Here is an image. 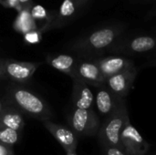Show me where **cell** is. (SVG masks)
<instances>
[{"label":"cell","instance_id":"cell-5","mask_svg":"<svg viewBox=\"0 0 156 155\" xmlns=\"http://www.w3.org/2000/svg\"><path fill=\"white\" fill-rule=\"evenodd\" d=\"M80 79L95 88H100L105 85V78L94 58L84 57L83 58H78L72 79Z\"/></svg>","mask_w":156,"mask_h":155},{"label":"cell","instance_id":"cell-17","mask_svg":"<svg viewBox=\"0 0 156 155\" xmlns=\"http://www.w3.org/2000/svg\"><path fill=\"white\" fill-rule=\"evenodd\" d=\"M13 27L16 32L21 34L38 28L37 24L30 14V10L27 9H22L18 12V15L14 21Z\"/></svg>","mask_w":156,"mask_h":155},{"label":"cell","instance_id":"cell-7","mask_svg":"<svg viewBox=\"0 0 156 155\" xmlns=\"http://www.w3.org/2000/svg\"><path fill=\"white\" fill-rule=\"evenodd\" d=\"M70 126L76 135L89 136L96 132L99 119L91 109H74L70 116Z\"/></svg>","mask_w":156,"mask_h":155},{"label":"cell","instance_id":"cell-13","mask_svg":"<svg viewBox=\"0 0 156 155\" xmlns=\"http://www.w3.org/2000/svg\"><path fill=\"white\" fill-rule=\"evenodd\" d=\"M97 89L98 91L95 97L97 109L101 115L109 116L118 108L122 100L124 99L114 95L105 85Z\"/></svg>","mask_w":156,"mask_h":155},{"label":"cell","instance_id":"cell-12","mask_svg":"<svg viewBox=\"0 0 156 155\" xmlns=\"http://www.w3.org/2000/svg\"><path fill=\"white\" fill-rule=\"evenodd\" d=\"M80 9H82V7L80 0H63L58 10L55 14L50 30L53 28H60L69 24L76 17Z\"/></svg>","mask_w":156,"mask_h":155},{"label":"cell","instance_id":"cell-16","mask_svg":"<svg viewBox=\"0 0 156 155\" xmlns=\"http://www.w3.org/2000/svg\"><path fill=\"white\" fill-rule=\"evenodd\" d=\"M77 61H78L77 58L68 54L48 56L47 58V62L51 68L69 76L71 79L74 77Z\"/></svg>","mask_w":156,"mask_h":155},{"label":"cell","instance_id":"cell-22","mask_svg":"<svg viewBox=\"0 0 156 155\" xmlns=\"http://www.w3.org/2000/svg\"><path fill=\"white\" fill-rule=\"evenodd\" d=\"M105 155H125L118 147H112L109 146L107 147L106 150V154Z\"/></svg>","mask_w":156,"mask_h":155},{"label":"cell","instance_id":"cell-25","mask_svg":"<svg viewBox=\"0 0 156 155\" xmlns=\"http://www.w3.org/2000/svg\"><path fill=\"white\" fill-rule=\"evenodd\" d=\"M90 0H80V5H81V7L83 8L87 4H88V2H89Z\"/></svg>","mask_w":156,"mask_h":155},{"label":"cell","instance_id":"cell-21","mask_svg":"<svg viewBox=\"0 0 156 155\" xmlns=\"http://www.w3.org/2000/svg\"><path fill=\"white\" fill-rule=\"evenodd\" d=\"M0 155H15L11 146L0 143Z\"/></svg>","mask_w":156,"mask_h":155},{"label":"cell","instance_id":"cell-8","mask_svg":"<svg viewBox=\"0 0 156 155\" xmlns=\"http://www.w3.org/2000/svg\"><path fill=\"white\" fill-rule=\"evenodd\" d=\"M137 75L135 66L120 73L114 74L105 79V86L116 96L124 99L128 96Z\"/></svg>","mask_w":156,"mask_h":155},{"label":"cell","instance_id":"cell-29","mask_svg":"<svg viewBox=\"0 0 156 155\" xmlns=\"http://www.w3.org/2000/svg\"><path fill=\"white\" fill-rule=\"evenodd\" d=\"M66 155H77L75 152H71V153H66Z\"/></svg>","mask_w":156,"mask_h":155},{"label":"cell","instance_id":"cell-19","mask_svg":"<svg viewBox=\"0 0 156 155\" xmlns=\"http://www.w3.org/2000/svg\"><path fill=\"white\" fill-rule=\"evenodd\" d=\"M24 35V39L27 44H37L41 41L43 33L37 28L34 30H30Z\"/></svg>","mask_w":156,"mask_h":155},{"label":"cell","instance_id":"cell-15","mask_svg":"<svg viewBox=\"0 0 156 155\" xmlns=\"http://www.w3.org/2000/svg\"><path fill=\"white\" fill-rule=\"evenodd\" d=\"M0 125L22 132L25 127L23 113L9 102L3 104V109L0 113Z\"/></svg>","mask_w":156,"mask_h":155},{"label":"cell","instance_id":"cell-24","mask_svg":"<svg viewBox=\"0 0 156 155\" xmlns=\"http://www.w3.org/2000/svg\"><path fill=\"white\" fill-rule=\"evenodd\" d=\"M154 16H156V5L148 13L147 18H151V17H154Z\"/></svg>","mask_w":156,"mask_h":155},{"label":"cell","instance_id":"cell-4","mask_svg":"<svg viewBox=\"0 0 156 155\" xmlns=\"http://www.w3.org/2000/svg\"><path fill=\"white\" fill-rule=\"evenodd\" d=\"M156 50V37L136 36L120 37L108 53L113 55H137Z\"/></svg>","mask_w":156,"mask_h":155},{"label":"cell","instance_id":"cell-28","mask_svg":"<svg viewBox=\"0 0 156 155\" xmlns=\"http://www.w3.org/2000/svg\"><path fill=\"white\" fill-rule=\"evenodd\" d=\"M2 109H3V103H2V101H1V100H0V113H1V111H2Z\"/></svg>","mask_w":156,"mask_h":155},{"label":"cell","instance_id":"cell-2","mask_svg":"<svg viewBox=\"0 0 156 155\" xmlns=\"http://www.w3.org/2000/svg\"><path fill=\"white\" fill-rule=\"evenodd\" d=\"M7 101L16 107L23 114L39 121L50 120L53 116L48 103L32 90L21 86L12 85L7 90Z\"/></svg>","mask_w":156,"mask_h":155},{"label":"cell","instance_id":"cell-20","mask_svg":"<svg viewBox=\"0 0 156 155\" xmlns=\"http://www.w3.org/2000/svg\"><path fill=\"white\" fill-rule=\"evenodd\" d=\"M0 5L5 8H13L17 12L22 10V6L18 0H0Z\"/></svg>","mask_w":156,"mask_h":155},{"label":"cell","instance_id":"cell-26","mask_svg":"<svg viewBox=\"0 0 156 155\" xmlns=\"http://www.w3.org/2000/svg\"><path fill=\"white\" fill-rule=\"evenodd\" d=\"M5 78H6V77H5V73H4V71H3L2 68L0 67V79H5Z\"/></svg>","mask_w":156,"mask_h":155},{"label":"cell","instance_id":"cell-1","mask_svg":"<svg viewBox=\"0 0 156 155\" xmlns=\"http://www.w3.org/2000/svg\"><path fill=\"white\" fill-rule=\"evenodd\" d=\"M125 26L122 24H112L93 30L69 45V49L83 57L97 58L105 53L123 36Z\"/></svg>","mask_w":156,"mask_h":155},{"label":"cell","instance_id":"cell-27","mask_svg":"<svg viewBox=\"0 0 156 155\" xmlns=\"http://www.w3.org/2000/svg\"><path fill=\"white\" fill-rule=\"evenodd\" d=\"M146 65H149V66H151V67H156V59H154V60L151 61V62H148Z\"/></svg>","mask_w":156,"mask_h":155},{"label":"cell","instance_id":"cell-10","mask_svg":"<svg viewBox=\"0 0 156 155\" xmlns=\"http://www.w3.org/2000/svg\"><path fill=\"white\" fill-rule=\"evenodd\" d=\"M121 142L127 152L132 155H143L147 152L148 144L138 131L130 123L129 119L123 125L121 132Z\"/></svg>","mask_w":156,"mask_h":155},{"label":"cell","instance_id":"cell-6","mask_svg":"<svg viewBox=\"0 0 156 155\" xmlns=\"http://www.w3.org/2000/svg\"><path fill=\"white\" fill-rule=\"evenodd\" d=\"M40 65V62H26L5 58L0 59V67L5 77L16 82H27L29 80Z\"/></svg>","mask_w":156,"mask_h":155},{"label":"cell","instance_id":"cell-18","mask_svg":"<svg viewBox=\"0 0 156 155\" xmlns=\"http://www.w3.org/2000/svg\"><path fill=\"white\" fill-rule=\"evenodd\" d=\"M20 133L19 132L0 125V143L8 146H13L16 144L20 139Z\"/></svg>","mask_w":156,"mask_h":155},{"label":"cell","instance_id":"cell-9","mask_svg":"<svg viewBox=\"0 0 156 155\" xmlns=\"http://www.w3.org/2000/svg\"><path fill=\"white\" fill-rule=\"evenodd\" d=\"M44 127L56 139V141L64 149L66 153L75 152L78 145V139L75 132L66 126L52 122L49 120L43 122Z\"/></svg>","mask_w":156,"mask_h":155},{"label":"cell","instance_id":"cell-11","mask_svg":"<svg viewBox=\"0 0 156 155\" xmlns=\"http://www.w3.org/2000/svg\"><path fill=\"white\" fill-rule=\"evenodd\" d=\"M94 58L105 79L134 66L132 59L122 55H112L107 57L101 56Z\"/></svg>","mask_w":156,"mask_h":155},{"label":"cell","instance_id":"cell-3","mask_svg":"<svg viewBox=\"0 0 156 155\" xmlns=\"http://www.w3.org/2000/svg\"><path fill=\"white\" fill-rule=\"evenodd\" d=\"M128 119L127 108L122 100L118 108L108 116L100 131V138L107 147H120L121 132Z\"/></svg>","mask_w":156,"mask_h":155},{"label":"cell","instance_id":"cell-23","mask_svg":"<svg viewBox=\"0 0 156 155\" xmlns=\"http://www.w3.org/2000/svg\"><path fill=\"white\" fill-rule=\"evenodd\" d=\"M21 6H22V9H27V10H30L31 7L34 5H33V1L32 0H18Z\"/></svg>","mask_w":156,"mask_h":155},{"label":"cell","instance_id":"cell-14","mask_svg":"<svg viewBox=\"0 0 156 155\" xmlns=\"http://www.w3.org/2000/svg\"><path fill=\"white\" fill-rule=\"evenodd\" d=\"M72 103L76 109H91L94 96L89 85L80 79H73Z\"/></svg>","mask_w":156,"mask_h":155}]
</instances>
